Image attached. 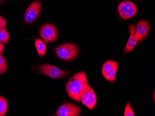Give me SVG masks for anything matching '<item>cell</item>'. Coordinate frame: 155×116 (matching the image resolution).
Wrapping results in <instances>:
<instances>
[{
  "mask_svg": "<svg viewBox=\"0 0 155 116\" xmlns=\"http://www.w3.org/2000/svg\"><path fill=\"white\" fill-rule=\"evenodd\" d=\"M88 85L86 74L80 72L74 75L66 85V91L69 96L78 102L81 101L80 93Z\"/></svg>",
  "mask_w": 155,
  "mask_h": 116,
  "instance_id": "6da1fadb",
  "label": "cell"
},
{
  "mask_svg": "<svg viewBox=\"0 0 155 116\" xmlns=\"http://www.w3.org/2000/svg\"><path fill=\"white\" fill-rule=\"evenodd\" d=\"M55 50L57 57L63 60H73L79 54V48L73 43L63 44L56 48Z\"/></svg>",
  "mask_w": 155,
  "mask_h": 116,
  "instance_id": "7a4b0ae2",
  "label": "cell"
},
{
  "mask_svg": "<svg viewBox=\"0 0 155 116\" xmlns=\"http://www.w3.org/2000/svg\"><path fill=\"white\" fill-rule=\"evenodd\" d=\"M39 35L47 44L54 43L58 39V30L54 25L45 24L40 28Z\"/></svg>",
  "mask_w": 155,
  "mask_h": 116,
  "instance_id": "3957f363",
  "label": "cell"
},
{
  "mask_svg": "<svg viewBox=\"0 0 155 116\" xmlns=\"http://www.w3.org/2000/svg\"><path fill=\"white\" fill-rule=\"evenodd\" d=\"M81 101L88 109L94 108L97 102L95 93L89 85H87L80 93Z\"/></svg>",
  "mask_w": 155,
  "mask_h": 116,
  "instance_id": "277c9868",
  "label": "cell"
},
{
  "mask_svg": "<svg viewBox=\"0 0 155 116\" xmlns=\"http://www.w3.org/2000/svg\"><path fill=\"white\" fill-rule=\"evenodd\" d=\"M39 69L40 71L45 76L52 78H64L68 73V72L60 70L57 67L48 64L39 66Z\"/></svg>",
  "mask_w": 155,
  "mask_h": 116,
  "instance_id": "5b68a950",
  "label": "cell"
},
{
  "mask_svg": "<svg viewBox=\"0 0 155 116\" xmlns=\"http://www.w3.org/2000/svg\"><path fill=\"white\" fill-rule=\"evenodd\" d=\"M118 11L122 19L128 20L135 15L137 12V8L131 2L125 1L118 5Z\"/></svg>",
  "mask_w": 155,
  "mask_h": 116,
  "instance_id": "8992f818",
  "label": "cell"
},
{
  "mask_svg": "<svg viewBox=\"0 0 155 116\" xmlns=\"http://www.w3.org/2000/svg\"><path fill=\"white\" fill-rule=\"evenodd\" d=\"M41 3L38 1L34 2L28 6L24 16L25 23L30 24L38 18L41 13Z\"/></svg>",
  "mask_w": 155,
  "mask_h": 116,
  "instance_id": "52a82bcc",
  "label": "cell"
},
{
  "mask_svg": "<svg viewBox=\"0 0 155 116\" xmlns=\"http://www.w3.org/2000/svg\"><path fill=\"white\" fill-rule=\"evenodd\" d=\"M81 109L79 106L71 103L62 105L56 112L57 116H78L81 114Z\"/></svg>",
  "mask_w": 155,
  "mask_h": 116,
  "instance_id": "ba28073f",
  "label": "cell"
},
{
  "mask_svg": "<svg viewBox=\"0 0 155 116\" xmlns=\"http://www.w3.org/2000/svg\"><path fill=\"white\" fill-rule=\"evenodd\" d=\"M150 30V27L148 22L144 20H139L137 22L135 33V36L137 42H140L143 40L148 35Z\"/></svg>",
  "mask_w": 155,
  "mask_h": 116,
  "instance_id": "9c48e42d",
  "label": "cell"
},
{
  "mask_svg": "<svg viewBox=\"0 0 155 116\" xmlns=\"http://www.w3.org/2000/svg\"><path fill=\"white\" fill-rule=\"evenodd\" d=\"M135 26L133 24H130L129 25L130 37L124 48V52L125 53H129L132 51L137 44V40L135 36Z\"/></svg>",
  "mask_w": 155,
  "mask_h": 116,
  "instance_id": "30bf717a",
  "label": "cell"
},
{
  "mask_svg": "<svg viewBox=\"0 0 155 116\" xmlns=\"http://www.w3.org/2000/svg\"><path fill=\"white\" fill-rule=\"evenodd\" d=\"M35 45L38 55L40 57H43L46 54L47 46L44 42L39 39H35Z\"/></svg>",
  "mask_w": 155,
  "mask_h": 116,
  "instance_id": "8fae6325",
  "label": "cell"
},
{
  "mask_svg": "<svg viewBox=\"0 0 155 116\" xmlns=\"http://www.w3.org/2000/svg\"><path fill=\"white\" fill-rule=\"evenodd\" d=\"M118 64L115 66L112 69L104 74L103 77L104 78L111 83H114L115 81L117 71Z\"/></svg>",
  "mask_w": 155,
  "mask_h": 116,
  "instance_id": "7c38bea8",
  "label": "cell"
},
{
  "mask_svg": "<svg viewBox=\"0 0 155 116\" xmlns=\"http://www.w3.org/2000/svg\"><path fill=\"white\" fill-rule=\"evenodd\" d=\"M116 65H117V63L114 61L109 60L105 62L102 68V74L103 76H104L105 74Z\"/></svg>",
  "mask_w": 155,
  "mask_h": 116,
  "instance_id": "4fadbf2b",
  "label": "cell"
},
{
  "mask_svg": "<svg viewBox=\"0 0 155 116\" xmlns=\"http://www.w3.org/2000/svg\"><path fill=\"white\" fill-rule=\"evenodd\" d=\"M10 36L5 28L0 29V43L6 44L9 42Z\"/></svg>",
  "mask_w": 155,
  "mask_h": 116,
  "instance_id": "5bb4252c",
  "label": "cell"
},
{
  "mask_svg": "<svg viewBox=\"0 0 155 116\" xmlns=\"http://www.w3.org/2000/svg\"><path fill=\"white\" fill-rule=\"evenodd\" d=\"M8 111V103L3 97L0 96V116H5Z\"/></svg>",
  "mask_w": 155,
  "mask_h": 116,
  "instance_id": "9a60e30c",
  "label": "cell"
},
{
  "mask_svg": "<svg viewBox=\"0 0 155 116\" xmlns=\"http://www.w3.org/2000/svg\"><path fill=\"white\" fill-rule=\"evenodd\" d=\"M7 64L5 58L0 54V74L4 73L7 71Z\"/></svg>",
  "mask_w": 155,
  "mask_h": 116,
  "instance_id": "2e32d148",
  "label": "cell"
},
{
  "mask_svg": "<svg viewBox=\"0 0 155 116\" xmlns=\"http://www.w3.org/2000/svg\"><path fill=\"white\" fill-rule=\"evenodd\" d=\"M124 116H134V113L131 109L129 103L128 102L125 106L124 113Z\"/></svg>",
  "mask_w": 155,
  "mask_h": 116,
  "instance_id": "e0dca14e",
  "label": "cell"
},
{
  "mask_svg": "<svg viewBox=\"0 0 155 116\" xmlns=\"http://www.w3.org/2000/svg\"><path fill=\"white\" fill-rule=\"evenodd\" d=\"M6 24H7V21L6 20L1 16H0V29L5 28Z\"/></svg>",
  "mask_w": 155,
  "mask_h": 116,
  "instance_id": "ac0fdd59",
  "label": "cell"
},
{
  "mask_svg": "<svg viewBox=\"0 0 155 116\" xmlns=\"http://www.w3.org/2000/svg\"><path fill=\"white\" fill-rule=\"evenodd\" d=\"M4 50V45L3 44L0 43V54L2 53Z\"/></svg>",
  "mask_w": 155,
  "mask_h": 116,
  "instance_id": "d6986e66",
  "label": "cell"
},
{
  "mask_svg": "<svg viewBox=\"0 0 155 116\" xmlns=\"http://www.w3.org/2000/svg\"><path fill=\"white\" fill-rule=\"evenodd\" d=\"M2 1H3V0H0V2H2Z\"/></svg>",
  "mask_w": 155,
  "mask_h": 116,
  "instance_id": "ffe728a7",
  "label": "cell"
}]
</instances>
